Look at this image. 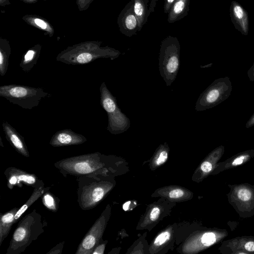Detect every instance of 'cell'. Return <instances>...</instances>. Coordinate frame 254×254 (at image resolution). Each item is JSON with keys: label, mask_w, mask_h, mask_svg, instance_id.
I'll return each mask as SVG.
<instances>
[{"label": "cell", "mask_w": 254, "mask_h": 254, "mask_svg": "<svg viewBox=\"0 0 254 254\" xmlns=\"http://www.w3.org/2000/svg\"><path fill=\"white\" fill-rule=\"evenodd\" d=\"M87 138L70 129H64L56 132L52 137L50 144L53 147H62L81 144Z\"/></svg>", "instance_id": "cell-14"}, {"label": "cell", "mask_w": 254, "mask_h": 254, "mask_svg": "<svg viewBox=\"0 0 254 254\" xmlns=\"http://www.w3.org/2000/svg\"><path fill=\"white\" fill-rule=\"evenodd\" d=\"M190 0H175L168 15L167 21L172 23L186 16L190 10Z\"/></svg>", "instance_id": "cell-18"}, {"label": "cell", "mask_w": 254, "mask_h": 254, "mask_svg": "<svg viewBox=\"0 0 254 254\" xmlns=\"http://www.w3.org/2000/svg\"><path fill=\"white\" fill-rule=\"evenodd\" d=\"M134 12L136 16L139 31L146 23L151 12L154 11L158 0H132Z\"/></svg>", "instance_id": "cell-17"}, {"label": "cell", "mask_w": 254, "mask_h": 254, "mask_svg": "<svg viewBox=\"0 0 254 254\" xmlns=\"http://www.w3.org/2000/svg\"><path fill=\"white\" fill-rule=\"evenodd\" d=\"M227 196L229 204L242 218L254 215V186L249 183L228 185Z\"/></svg>", "instance_id": "cell-7"}, {"label": "cell", "mask_w": 254, "mask_h": 254, "mask_svg": "<svg viewBox=\"0 0 254 254\" xmlns=\"http://www.w3.org/2000/svg\"><path fill=\"white\" fill-rule=\"evenodd\" d=\"M47 222L34 209L19 221L15 229L6 254H20L36 240L45 230Z\"/></svg>", "instance_id": "cell-1"}, {"label": "cell", "mask_w": 254, "mask_h": 254, "mask_svg": "<svg viewBox=\"0 0 254 254\" xmlns=\"http://www.w3.org/2000/svg\"><path fill=\"white\" fill-rule=\"evenodd\" d=\"M18 207H14L9 211L0 214V246L4 239L8 235L14 224V216L19 209Z\"/></svg>", "instance_id": "cell-19"}, {"label": "cell", "mask_w": 254, "mask_h": 254, "mask_svg": "<svg viewBox=\"0 0 254 254\" xmlns=\"http://www.w3.org/2000/svg\"><path fill=\"white\" fill-rule=\"evenodd\" d=\"M64 242H62L52 249L47 254H62Z\"/></svg>", "instance_id": "cell-25"}, {"label": "cell", "mask_w": 254, "mask_h": 254, "mask_svg": "<svg viewBox=\"0 0 254 254\" xmlns=\"http://www.w3.org/2000/svg\"><path fill=\"white\" fill-rule=\"evenodd\" d=\"M248 76L251 81H254V62L247 72Z\"/></svg>", "instance_id": "cell-30"}, {"label": "cell", "mask_w": 254, "mask_h": 254, "mask_svg": "<svg viewBox=\"0 0 254 254\" xmlns=\"http://www.w3.org/2000/svg\"><path fill=\"white\" fill-rule=\"evenodd\" d=\"M231 20L236 29L247 36L249 31V18L247 11L238 2L232 0L230 6Z\"/></svg>", "instance_id": "cell-13"}, {"label": "cell", "mask_w": 254, "mask_h": 254, "mask_svg": "<svg viewBox=\"0 0 254 254\" xmlns=\"http://www.w3.org/2000/svg\"><path fill=\"white\" fill-rule=\"evenodd\" d=\"M50 189L49 187H41L38 188H34L33 192L28 200L19 208L14 216V224L21 218V216L25 211L34 203L38 198L41 197L43 194Z\"/></svg>", "instance_id": "cell-20"}, {"label": "cell", "mask_w": 254, "mask_h": 254, "mask_svg": "<svg viewBox=\"0 0 254 254\" xmlns=\"http://www.w3.org/2000/svg\"><path fill=\"white\" fill-rule=\"evenodd\" d=\"M77 180V201L83 210L95 207L103 199L108 190L99 181L98 176L79 177Z\"/></svg>", "instance_id": "cell-5"}, {"label": "cell", "mask_w": 254, "mask_h": 254, "mask_svg": "<svg viewBox=\"0 0 254 254\" xmlns=\"http://www.w3.org/2000/svg\"><path fill=\"white\" fill-rule=\"evenodd\" d=\"M0 96L23 109L31 110L38 106L42 99L51 94L42 88L9 84L0 86Z\"/></svg>", "instance_id": "cell-3"}, {"label": "cell", "mask_w": 254, "mask_h": 254, "mask_svg": "<svg viewBox=\"0 0 254 254\" xmlns=\"http://www.w3.org/2000/svg\"><path fill=\"white\" fill-rule=\"evenodd\" d=\"M160 209L155 207L152 209L150 214V218L152 221H155L158 218L160 214Z\"/></svg>", "instance_id": "cell-27"}, {"label": "cell", "mask_w": 254, "mask_h": 254, "mask_svg": "<svg viewBox=\"0 0 254 254\" xmlns=\"http://www.w3.org/2000/svg\"><path fill=\"white\" fill-rule=\"evenodd\" d=\"M254 126V113L251 116L248 121L247 122L246 124V127L247 128H249Z\"/></svg>", "instance_id": "cell-31"}, {"label": "cell", "mask_w": 254, "mask_h": 254, "mask_svg": "<svg viewBox=\"0 0 254 254\" xmlns=\"http://www.w3.org/2000/svg\"><path fill=\"white\" fill-rule=\"evenodd\" d=\"M130 203V202L128 201L124 204L123 208L125 210H127L128 209V208H127L128 205Z\"/></svg>", "instance_id": "cell-33"}, {"label": "cell", "mask_w": 254, "mask_h": 254, "mask_svg": "<svg viewBox=\"0 0 254 254\" xmlns=\"http://www.w3.org/2000/svg\"><path fill=\"white\" fill-rule=\"evenodd\" d=\"M232 90V82L229 77L216 79L199 95L195 110L202 111L218 105L228 99Z\"/></svg>", "instance_id": "cell-6"}, {"label": "cell", "mask_w": 254, "mask_h": 254, "mask_svg": "<svg viewBox=\"0 0 254 254\" xmlns=\"http://www.w3.org/2000/svg\"><path fill=\"white\" fill-rule=\"evenodd\" d=\"M100 104L108 116L107 130L110 133L117 134L127 131L130 126L129 118L119 108L115 97L103 82L99 88Z\"/></svg>", "instance_id": "cell-4"}, {"label": "cell", "mask_w": 254, "mask_h": 254, "mask_svg": "<svg viewBox=\"0 0 254 254\" xmlns=\"http://www.w3.org/2000/svg\"><path fill=\"white\" fill-rule=\"evenodd\" d=\"M218 249L222 254H254V236H243L224 241Z\"/></svg>", "instance_id": "cell-11"}, {"label": "cell", "mask_w": 254, "mask_h": 254, "mask_svg": "<svg viewBox=\"0 0 254 254\" xmlns=\"http://www.w3.org/2000/svg\"><path fill=\"white\" fill-rule=\"evenodd\" d=\"M168 158V152L165 149L161 150L156 160V164L160 165L164 163Z\"/></svg>", "instance_id": "cell-24"}, {"label": "cell", "mask_w": 254, "mask_h": 254, "mask_svg": "<svg viewBox=\"0 0 254 254\" xmlns=\"http://www.w3.org/2000/svg\"><path fill=\"white\" fill-rule=\"evenodd\" d=\"M2 127L6 139L12 147L20 154L29 157V152L23 137L7 122L3 121Z\"/></svg>", "instance_id": "cell-16"}, {"label": "cell", "mask_w": 254, "mask_h": 254, "mask_svg": "<svg viewBox=\"0 0 254 254\" xmlns=\"http://www.w3.org/2000/svg\"><path fill=\"white\" fill-rule=\"evenodd\" d=\"M8 189L15 187H22L23 185L38 188L44 187V182L34 174L27 173L14 167H9L4 172Z\"/></svg>", "instance_id": "cell-9"}, {"label": "cell", "mask_w": 254, "mask_h": 254, "mask_svg": "<svg viewBox=\"0 0 254 254\" xmlns=\"http://www.w3.org/2000/svg\"><path fill=\"white\" fill-rule=\"evenodd\" d=\"M38 55L37 51L29 50L24 55L19 66L24 72H29L36 65L38 60Z\"/></svg>", "instance_id": "cell-21"}, {"label": "cell", "mask_w": 254, "mask_h": 254, "mask_svg": "<svg viewBox=\"0 0 254 254\" xmlns=\"http://www.w3.org/2000/svg\"><path fill=\"white\" fill-rule=\"evenodd\" d=\"M170 234L165 231L159 234L155 239L154 244L157 246H161L167 242L170 238Z\"/></svg>", "instance_id": "cell-23"}, {"label": "cell", "mask_w": 254, "mask_h": 254, "mask_svg": "<svg viewBox=\"0 0 254 254\" xmlns=\"http://www.w3.org/2000/svg\"><path fill=\"white\" fill-rule=\"evenodd\" d=\"M118 24L121 32L127 37H131L139 31L132 0L127 3L121 11L118 18Z\"/></svg>", "instance_id": "cell-12"}, {"label": "cell", "mask_w": 254, "mask_h": 254, "mask_svg": "<svg viewBox=\"0 0 254 254\" xmlns=\"http://www.w3.org/2000/svg\"><path fill=\"white\" fill-rule=\"evenodd\" d=\"M105 226V220L101 215L84 236L75 254H92L94 249L99 244Z\"/></svg>", "instance_id": "cell-10"}, {"label": "cell", "mask_w": 254, "mask_h": 254, "mask_svg": "<svg viewBox=\"0 0 254 254\" xmlns=\"http://www.w3.org/2000/svg\"><path fill=\"white\" fill-rule=\"evenodd\" d=\"M181 46L178 38L168 36L160 45L159 70L166 86H170L176 79L180 66Z\"/></svg>", "instance_id": "cell-2"}, {"label": "cell", "mask_w": 254, "mask_h": 254, "mask_svg": "<svg viewBox=\"0 0 254 254\" xmlns=\"http://www.w3.org/2000/svg\"><path fill=\"white\" fill-rule=\"evenodd\" d=\"M35 22L38 26H39L43 29H45L47 27L46 23L41 19L38 18L35 19Z\"/></svg>", "instance_id": "cell-32"}, {"label": "cell", "mask_w": 254, "mask_h": 254, "mask_svg": "<svg viewBox=\"0 0 254 254\" xmlns=\"http://www.w3.org/2000/svg\"><path fill=\"white\" fill-rule=\"evenodd\" d=\"M175 1V0H164V12L165 13L169 12L172 5Z\"/></svg>", "instance_id": "cell-29"}, {"label": "cell", "mask_w": 254, "mask_h": 254, "mask_svg": "<svg viewBox=\"0 0 254 254\" xmlns=\"http://www.w3.org/2000/svg\"><path fill=\"white\" fill-rule=\"evenodd\" d=\"M120 54L119 51L110 48L99 51H71L59 55L57 60L67 64L81 65L89 64L100 58H110L113 60L117 58Z\"/></svg>", "instance_id": "cell-8"}, {"label": "cell", "mask_w": 254, "mask_h": 254, "mask_svg": "<svg viewBox=\"0 0 254 254\" xmlns=\"http://www.w3.org/2000/svg\"><path fill=\"white\" fill-rule=\"evenodd\" d=\"M254 157V149L239 152L223 162L217 163L212 174L217 175L223 171L244 165L250 161Z\"/></svg>", "instance_id": "cell-15"}, {"label": "cell", "mask_w": 254, "mask_h": 254, "mask_svg": "<svg viewBox=\"0 0 254 254\" xmlns=\"http://www.w3.org/2000/svg\"><path fill=\"white\" fill-rule=\"evenodd\" d=\"M42 196V201L44 205L50 211L57 212L59 208V199L56 197L49 190L45 192Z\"/></svg>", "instance_id": "cell-22"}, {"label": "cell", "mask_w": 254, "mask_h": 254, "mask_svg": "<svg viewBox=\"0 0 254 254\" xmlns=\"http://www.w3.org/2000/svg\"><path fill=\"white\" fill-rule=\"evenodd\" d=\"M0 139L1 145L2 147H3V145H2V142H1V137H0Z\"/></svg>", "instance_id": "cell-34"}, {"label": "cell", "mask_w": 254, "mask_h": 254, "mask_svg": "<svg viewBox=\"0 0 254 254\" xmlns=\"http://www.w3.org/2000/svg\"><path fill=\"white\" fill-rule=\"evenodd\" d=\"M105 248V244H99L93 250L92 254H103Z\"/></svg>", "instance_id": "cell-28"}, {"label": "cell", "mask_w": 254, "mask_h": 254, "mask_svg": "<svg viewBox=\"0 0 254 254\" xmlns=\"http://www.w3.org/2000/svg\"><path fill=\"white\" fill-rule=\"evenodd\" d=\"M184 194V191L180 189H176L169 192V196L172 198H178L182 197Z\"/></svg>", "instance_id": "cell-26"}]
</instances>
